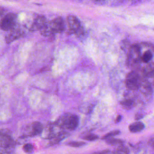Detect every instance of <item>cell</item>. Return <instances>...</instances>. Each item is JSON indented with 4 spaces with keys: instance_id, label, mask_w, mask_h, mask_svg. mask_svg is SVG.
<instances>
[{
    "instance_id": "obj_5",
    "label": "cell",
    "mask_w": 154,
    "mask_h": 154,
    "mask_svg": "<svg viewBox=\"0 0 154 154\" xmlns=\"http://www.w3.org/2000/svg\"><path fill=\"white\" fill-rule=\"evenodd\" d=\"M60 123H62L67 129L73 130L76 128L79 124V117L76 115H65L61 118Z\"/></svg>"
},
{
    "instance_id": "obj_26",
    "label": "cell",
    "mask_w": 154,
    "mask_h": 154,
    "mask_svg": "<svg viewBox=\"0 0 154 154\" xmlns=\"http://www.w3.org/2000/svg\"><path fill=\"white\" fill-rule=\"evenodd\" d=\"M4 13V10L2 8H0V15H2Z\"/></svg>"
},
{
    "instance_id": "obj_24",
    "label": "cell",
    "mask_w": 154,
    "mask_h": 154,
    "mask_svg": "<svg viewBox=\"0 0 154 154\" xmlns=\"http://www.w3.org/2000/svg\"><path fill=\"white\" fill-rule=\"evenodd\" d=\"M121 119H122V116H121V115H119V116L116 117V119L115 122H116V123H119V122H120Z\"/></svg>"
},
{
    "instance_id": "obj_15",
    "label": "cell",
    "mask_w": 154,
    "mask_h": 154,
    "mask_svg": "<svg viewBox=\"0 0 154 154\" xmlns=\"http://www.w3.org/2000/svg\"><path fill=\"white\" fill-rule=\"evenodd\" d=\"M106 143L108 144H110V145H122L123 144L124 141L121 140V139H119V138H114L113 137H111V138H108V139H106L105 140Z\"/></svg>"
},
{
    "instance_id": "obj_17",
    "label": "cell",
    "mask_w": 154,
    "mask_h": 154,
    "mask_svg": "<svg viewBox=\"0 0 154 154\" xmlns=\"http://www.w3.org/2000/svg\"><path fill=\"white\" fill-rule=\"evenodd\" d=\"M120 131L119 130H115V131H112L106 134H105L103 137H102V139L103 140H106V139H108V138H111V137H113L116 135H117L120 134Z\"/></svg>"
},
{
    "instance_id": "obj_6",
    "label": "cell",
    "mask_w": 154,
    "mask_h": 154,
    "mask_svg": "<svg viewBox=\"0 0 154 154\" xmlns=\"http://www.w3.org/2000/svg\"><path fill=\"white\" fill-rule=\"evenodd\" d=\"M49 22L50 26L54 34L62 32L64 31L65 23L63 19L61 17H58Z\"/></svg>"
},
{
    "instance_id": "obj_23",
    "label": "cell",
    "mask_w": 154,
    "mask_h": 154,
    "mask_svg": "<svg viewBox=\"0 0 154 154\" xmlns=\"http://www.w3.org/2000/svg\"><path fill=\"white\" fill-rule=\"evenodd\" d=\"M143 117V115L141 113H137L136 115H135V119L136 120H140L141 119H142Z\"/></svg>"
},
{
    "instance_id": "obj_8",
    "label": "cell",
    "mask_w": 154,
    "mask_h": 154,
    "mask_svg": "<svg viewBox=\"0 0 154 154\" xmlns=\"http://www.w3.org/2000/svg\"><path fill=\"white\" fill-rule=\"evenodd\" d=\"M46 19L45 18V16H37V17H35L30 30L32 31H37V30H41L43 26L45 25V24L46 23Z\"/></svg>"
},
{
    "instance_id": "obj_3",
    "label": "cell",
    "mask_w": 154,
    "mask_h": 154,
    "mask_svg": "<svg viewBox=\"0 0 154 154\" xmlns=\"http://www.w3.org/2000/svg\"><path fill=\"white\" fill-rule=\"evenodd\" d=\"M17 16L13 13L5 15L0 21V28L4 31H10L16 26Z\"/></svg>"
},
{
    "instance_id": "obj_7",
    "label": "cell",
    "mask_w": 154,
    "mask_h": 154,
    "mask_svg": "<svg viewBox=\"0 0 154 154\" xmlns=\"http://www.w3.org/2000/svg\"><path fill=\"white\" fill-rule=\"evenodd\" d=\"M24 35L23 31L17 27L16 26L10 30L9 33L5 37V41L7 43H10L13 41L19 39Z\"/></svg>"
},
{
    "instance_id": "obj_14",
    "label": "cell",
    "mask_w": 154,
    "mask_h": 154,
    "mask_svg": "<svg viewBox=\"0 0 154 154\" xmlns=\"http://www.w3.org/2000/svg\"><path fill=\"white\" fill-rule=\"evenodd\" d=\"M153 57V53L150 50L146 51L141 57V61L144 63H149Z\"/></svg>"
},
{
    "instance_id": "obj_12",
    "label": "cell",
    "mask_w": 154,
    "mask_h": 154,
    "mask_svg": "<svg viewBox=\"0 0 154 154\" xmlns=\"http://www.w3.org/2000/svg\"><path fill=\"white\" fill-rule=\"evenodd\" d=\"M40 33L45 37H52L55 34L50 26L49 22H47L43 28L40 30Z\"/></svg>"
},
{
    "instance_id": "obj_20",
    "label": "cell",
    "mask_w": 154,
    "mask_h": 154,
    "mask_svg": "<svg viewBox=\"0 0 154 154\" xmlns=\"http://www.w3.org/2000/svg\"><path fill=\"white\" fill-rule=\"evenodd\" d=\"M23 150L26 153H31L33 150V146L31 144H25L23 146Z\"/></svg>"
},
{
    "instance_id": "obj_19",
    "label": "cell",
    "mask_w": 154,
    "mask_h": 154,
    "mask_svg": "<svg viewBox=\"0 0 154 154\" xmlns=\"http://www.w3.org/2000/svg\"><path fill=\"white\" fill-rule=\"evenodd\" d=\"M68 144L71 147H79L85 145V143H84L83 141H71V142L69 143Z\"/></svg>"
},
{
    "instance_id": "obj_4",
    "label": "cell",
    "mask_w": 154,
    "mask_h": 154,
    "mask_svg": "<svg viewBox=\"0 0 154 154\" xmlns=\"http://www.w3.org/2000/svg\"><path fill=\"white\" fill-rule=\"evenodd\" d=\"M140 60H141L140 47L138 45H134L131 46L129 51L128 63L131 66H137Z\"/></svg>"
},
{
    "instance_id": "obj_11",
    "label": "cell",
    "mask_w": 154,
    "mask_h": 154,
    "mask_svg": "<svg viewBox=\"0 0 154 154\" xmlns=\"http://www.w3.org/2000/svg\"><path fill=\"white\" fill-rule=\"evenodd\" d=\"M43 130V125L39 122H35L31 125V135H36L41 133Z\"/></svg>"
},
{
    "instance_id": "obj_9",
    "label": "cell",
    "mask_w": 154,
    "mask_h": 154,
    "mask_svg": "<svg viewBox=\"0 0 154 154\" xmlns=\"http://www.w3.org/2000/svg\"><path fill=\"white\" fill-rule=\"evenodd\" d=\"M12 138L10 135L0 131V146L2 148H7L11 146Z\"/></svg>"
},
{
    "instance_id": "obj_2",
    "label": "cell",
    "mask_w": 154,
    "mask_h": 154,
    "mask_svg": "<svg viewBox=\"0 0 154 154\" xmlns=\"http://www.w3.org/2000/svg\"><path fill=\"white\" fill-rule=\"evenodd\" d=\"M142 80L140 75L135 71L128 73L126 76L125 84L126 87L132 90H135L140 88Z\"/></svg>"
},
{
    "instance_id": "obj_18",
    "label": "cell",
    "mask_w": 154,
    "mask_h": 154,
    "mask_svg": "<svg viewBox=\"0 0 154 154\" xmlns=\"http://www.w3.org/2000/svg\"><path fill=\"white\" fill-rule=\"evenodd\" d=\"M83 138L84 140H88V141H94V140H96L97 139H98L99 137L97 135H95L93 134H87L85 136H84L83 137Z\"/></svg>"
},
{
    "instance_id": "obj_21",
    "label": "cell",
    "mask_w": 154,
    "mask_h": 154,
    "mask_svg": "<svg viewBox=\"0 0 154 154\" xmlns=\"http://www.w3.org/2000/svg\"><path fill=\"white\" fill-rule=\"evenodd\" d=\"M111 153L109 150L106 149V150H101V151H99V152H96L94 153H93L92 154H109Z\"/></svg>"
},
{
    "instance_id": "obj_16",
    "label": "cell",
    "mask_w": 154,
    "mask_h": 154,
    "mask_svg": "<svg viewBox=\"0 0 154 154\" xmlns=\"http://www.w3.org/2000/svg\"><path fill=\"white\" fill-rule=\"evenodd\" d=\"M121 105L123 109H130L134 106V102L132 100L126 99V100H124L122 102H121Z\"/></svg>"
},
{
    "instance_id": "obj_13",
    "label": "cell",
    "mask_w": 154,
    "mask_h": 154,
    "mask_svg": "<svg viewBox=\"0 0 154 154\" xmlns=\"http://www.w3.org/2000/svg\"><path fill=\"white\" fill-rule=\"evenodd\" d=\"M129 149L123 144H122L119 145L117 149L114 150L112 154H129Z\"/></svg>"
},
{
    "instance_id": "obj_22",
    "label": "cell",
    "mask_w": 154,
    "mask_h": 154,
    "mask_svg": "<svg viewBox=\"0 0 154 154\" xmlns=\"http://www.w3.org/2000/svg\"><path fill=\"white\" fill-rule=\"evenodd\" d=\"M148 144H149L150 146H151V147H154V137L151 138L149 140V141H148Z\"/></svg>"
},
{
    "instance_id": "obj_1",
    "label": "cell",
    "mask_w": 154,
    "mask_h": 154,
    "mask_svg": "<svg viewBox=\"0 0 154 154\" xmlns=\"http://www.w3.org/2000/svg\"><path fill=\"white\" fill-rule=\"evenodd\" d=\"M69 34H76L78 36H81L84 34V29L81 26L79 19L75 16L70 15L67 18Z\"/></svg>"
},
{
    "instance_id": "obj_10",
    "label": "cell",
    "mask_w": 154,
    "mask_h": 154,
    "mask_svg": "<svg viewBox=\"0 0 154 154\" xmlns=\"http://www.w3.org/2000/svg\"><path fill=\"white\" fill-rule=\"evenodd\" d=\"M144 128V125L141 122H136L129 126V130L132 133H136L141 131Z\"/></svg>"
},
{
    "instance_id": "obj_25",
    "label": "cell",
    "mask_w": 154,
    "mask_h": 154,
    "mask_svg": "<svg viewBox=\"0 0 154 154\" xmlns=\"http://www.w3.org/2000/svg\"><path fill=\"white\" fill-rule=\"evenodd\" d=\"M94 1L97 3H102L105 1V0H94Z\"/></svg>"
}]
</instances>
